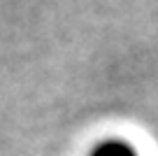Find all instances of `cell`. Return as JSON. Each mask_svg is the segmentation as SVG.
I'll list each match as a JSON object with an SVG mask.
<instances>
[{
	"label": "cell",
	"instance_id": "cell-1",
	"mask_svg": "<svg viewBox=\"0 0 158 156\" xmlns=\"http://www.w3.org/2000/svg\"><path fill=\"white\" fill-rule=\"evenodd\" d=\"M91 156H139V154L135 151V147L128 145V142L114 137V140L100 142V145L91 151Z\"/></svg>",
	"mask_w": 158,
	"mask_h": 156
}]
</instances>
